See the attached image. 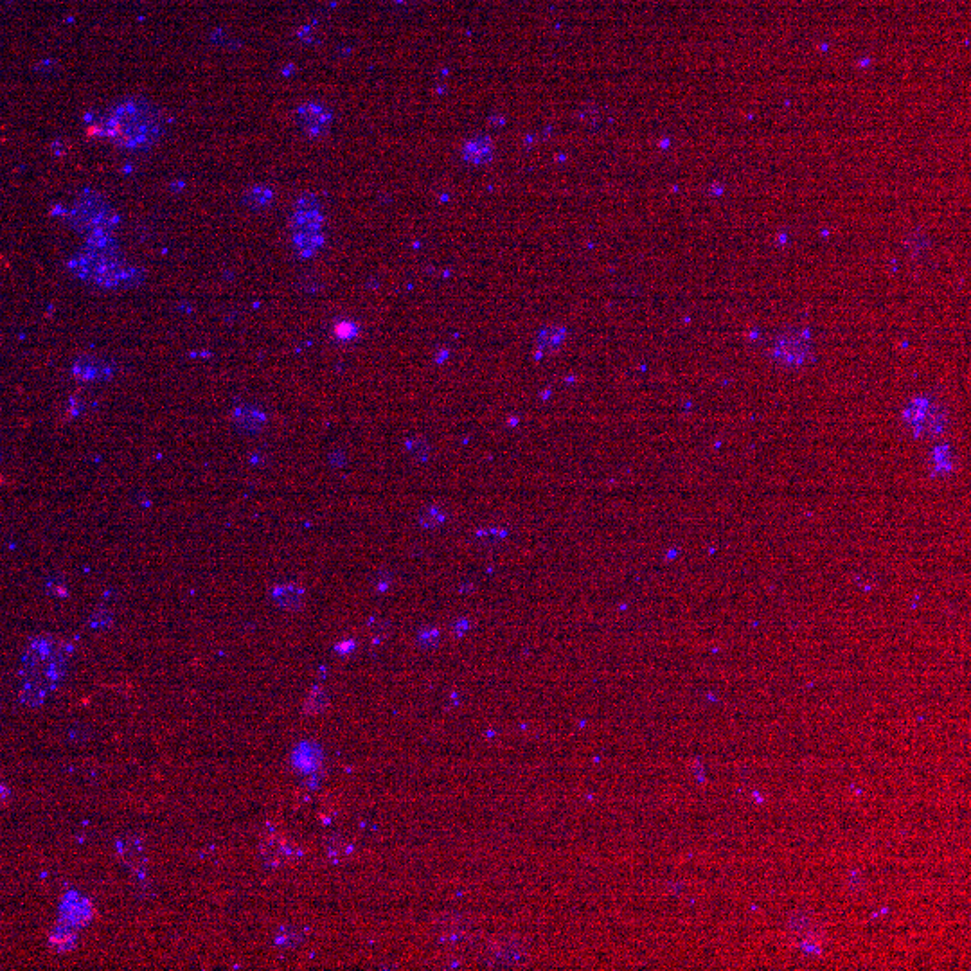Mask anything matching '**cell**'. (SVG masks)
Returning a JSON list of instances; mask_svg holds the SVG:
<instances>
[{
	"instance_id": "obj_1",
	"label": "cell",
	"mask_w": 971,
	"mask_h": 971,
	"mask_svg": "<svg viewBox=\"0 0 971 971\" xmlns=\"http://www.w3.org/2000/svg\"><path fill=\"white\" fill-rule=\"evenodd\" d=\"M92 130L123 150H150L161 139L162 121L152 105L141 99H125L94 123Z\"/></svg>"
},
{
	"instance_id": "obj_2",
	"label": "cell",
	"mask_w": 971,
	"mask_h": 971,
	"mask_svg": "<svg viewBox=\"0 0 971 971\" xmlns=\"http://www.w3.org/2000/svg\"><path fill=\"white\" fill-rule=\"evenodd\" d=\"M67 668V646L54 637H36L27 646L20 668V698L26 704H42L60 684Z\"/></svg>"
},
{
	"instance_id": "obj_3",
	"label": "cell",
	"mask_w": 971,
	"mask_h": 971,
	"mask_svg": "<svg viewBox=\"0 0 971 971\" xmlns=\"http://www.w3.org/2000/svg\"><path fill=\"white\" fill-rule=\"evenodd\" d=\"M65 214L72 225L87 232V238L101 232H114L119 223L116 211L98 195H81Z\"/></svg>"
},
{
	"instance_id": "obj_4",
	"label": "cell",
	"mask_w": 971,
	"mask_h": 971,
	"mask_svg": "<svg viewBox=\"0 0 971 971\" xmlns=\"http://www.w3.org/2000/svg\"><path fill=\"white\" fill-rule=\"evenodd\" d=\"M294 241L297 250L310 256L322 245V216L315 205H299L294 216Z\"/></svg>"
},
{
	"instance_id": "obj_5",
	"label": "cell",
	"mask_w": 971,
	"mask_h": 971,
	"mask_svg": "<svg viewBox=\"0 0 971 971\" xmlns=\"http://www.w3.org/2000/svg\"><path fill=\"white\" fill-rule=\"evenodd\" d=\"M331 117L321 105H304L299 108V123L310 135H321L328 130Z\"/></svg>"
},
{
	"instance_id": "obj_6",
	"label": "cell",
	"mask_w": 971,
	"mask_h": 971,
	"mask_svg": "<svg viewBox=\"0 0 971 971\" xmlns=\"http://www.w3.org/2000/svg\"><path fill=\"white\" fill-rule=\"evenodd\" d=\"M272 198H274L272 189L265 188V186H254L245 193V204L249 205L250 209H265L272 204Z\"/></svg>"
},
{
	"instance_id": "obj_7",
	"label": "cell",
	"mask_w": 971,
	"mask_h": 971,
	"mask_svg": "<svg viewBox=\"0 0 971 971\" xmlns=\"http://www.w3.org/2000/svg\"><path fill=\"white\" fill-rule=\"evenodd\" d=\"M425 513H427V515H430V520H425V522H421L423 526L437 527V526H441V524L445 522V513H443L441 509L430 508V509H427Z\"/></svg>"
}]
</instances>
